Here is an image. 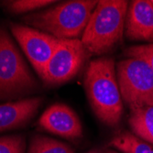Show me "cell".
<instances>
[{
  "label": "cell",
  "mask_w": 153,
  "mask_h": 153,
  "mask_svg": "<svg viewBox=\"0 0 153 153\" xmlns=\"http://www.w3.org/2000/svg\"><path fill=\"white\" fill-rule=\"evenodd\" d=\"M117 78L122 100L130 109L153 105V71L138 58H128L117 64Z\"/></svg>",
  "instance_id": "cell-5"
},
{
  "label": "cell",
  "mask_w": 153,
  "mask_h": 153,
  "mask_svg": "<svg viewBox=\"0 0 153 153\" xmlns=\"http://www.w3.org/2000/svg\"><path fill=\"white\" fill-rule=\"evenodd\" d=\"M90 56L81 39H60L41 79L51 85L64 83L80 72Z\"/></svg>",
  "instance_id": "cell-6"
},
{
  "label": "cell",
  "mask_w": 153,
  "mask_h": 153,
  "mask_svg": "<svg viewBox=\"0 0 153 153\" xmlns=\"http://www.w3.org/2000/svg\"><path fill=\"white\" fill-rule=\"evenodd\" d=\"M10 30L35 71L42 78L60 39L29 26L11 24Z\"/></svg>",
  "instance_id": "cell-7"
},
{
  "label": "cell",
  "mask_w": 153,
  "mask_h": 153,
  "mask_svg": "<svg viewBox=\"0 0 153 153\" xmlns=\"http://www.w3.org/2000/svg\"><path fill=\"white\" fill-rule=\"evenodd\" d=\"M37 82L9 35L0 27V98L30 93Z\"/></svg>",
  "instance_id": "cell-4"
},
{
  "label": "cell",
  "mask_w": 153,
  "mask_h": 153,
  "mask_svg": "<svg viewBox=\"0 0 153 153\" xmlns=\"http://www.w3.org/2000/svg\"><path fill=\"white\" fill-rule=\"evenodd\" d=\"M25 148L26 140L22 135L0 137V153H24Z\"/></svg>",
  "instance_id": "cell-15"
},
{
  "label": "cell",
  "mask_w": 153,
  "mask_h": 153,
  "mask_svg": "<svg viewBox=\"0 0 153 153\" xmlns=\"http://www.w3.org/2000/svg\"><path fill=\"white\" fill-rule=\"evenodd\" d=\"M85 87L97 118L108 127L118 125L123 114V100L114 59L102 57L92 61L85 73Z\"/></svg>",
  "instance_id": "cell-1"
},
{
  "label": "cell",
  "mask_w": 153,
  "mask_h": 153,
  "mask_svg": "<svg viewBox=\"0 0 153 153\" xmlns=\"http://www.w3.org/2000/svg\"><path fill=\"white\" fill-rule=\"evenodd\" d=\"M125 35L129 40L153 43L152 1L134 0L129 2L125 21Z\"/></svg>",
  "instance_id": "cell-9"
},
{
  "label": "cell",
  "mask_w": 153,
  "mask_h": 153,
  "mask_svg": "<svg viewBox=\"0 0 153 153\" xmlns=\"http://www.w3.org/2000/svg\"><path fill=\"white\" fill-rule=\"evenodd\" d=\"M39 125L52 134L76 140L82 137L81 121L74 111L63 104H55L47 108L39 119Z\"/></svg>",
  "instance_id": "cell-8"
},
{
  "label": "cell",
  "mask_w": 153,
  "mask_h": 153,
  "mask_svg": "<svg viewBox=\"0 0 153 153\" xmlns=\"http://www.w3.org/2000/svg\"><path fill=\"white\" fill-rule=\"evenodd\" d=\"M53 3H56V1H50V0H15V1L4 2V5L10 12L20 14L42 8Z\"/></svg>",
  "instance_id": "cell-14"
},
{
  "label": "cell",
  "mask_w": 153,
  "mask_h": 153,
  "mask_svg": "<svg viewBox=\"0 0 153 153\" xmlns=\"http://www.w3.org/2000/svg\"><path fill=\"white\" fill-rule=\"evenodd\" d=\"M97 2L94 0L62 2L43 11L25 16L23 21L59 39H77L85 31Z\"/></svg>",
  "instance_id": "cell-3"
},
{
  "label": "cell",
  "mask_w": 153,
  "mask_h": 153,
  "mask_svg": "<svg viewBox=\"0 0 153 153\" xmlns=\"http://www.w3.org/2000/svg\"><path fill=\"white\" fill-rule=\"evenodd\" d=\"M125 55L128 58H138L147 62L153 71V43L129 47L125 51Z\"/></svg>",
  "instance_id": "cell-16"
},
{
  "label": "cell",
  "mask_w": 153,
  "mask_h": 153,
  "mask_svg": "<svg viewBox=\"0 0 153 153\" xmlns=\"http://www.w3.org/2000/svg\"><path fill=\"white\" fill-rule=\"evenodd\" d=\"M128 124L133 134L153 145V105L130 109Z\"/></svg>",
  "instance_id": "cell-11"
},
{
  "label": "cell",
  "mask_w": 153,
  "mask_h": 153,
  "mask_svg": "<svg viewBox=\"0 0 153 153\" xmlns=\"http://www.w3.org/2000/svg\"><path fill=\"white\" fill-rule=\"evenodd\" d=\"M41 103V97H32L0 105V132L25 126L38 112Z\"/></svg>",
  "instance_id": "cell-10"
},
{
  "label": "cell",
  "mask_w": 153,
  "mask_h": 153,
  "mask_svg": "<svg viewBox=\"0 0 153 153\" xmlns=\"http://www.w3.org/2000/svg\"><path fill=\"white\" fill-rule=\"evenodd\" d=\"M128 4L124 0L97 2L81 39L91 54H105L122 42Z\"/></svg>",
  "instance_id": "cell-2"
},
{
  "label": "cell",
  "mask_w": 153,
  "mask_h": 153,
  "mask_svg": "<svg viewBox=\"0 0 153 153\" xmlns=\"http://www.w3.org/2000/svg\"><path fill=\"white\" fill-rule=\"evenodd\" d=\"M29 153H74L72 147L63 142L43 136L31 138Z\"/></svg>",
  "instance_id": "cell-13"
},
{
  "label": "cell",
  "mask_w": 153,
  "mask_h": 153,
  "mask_svg": "<svg viewBox=\"0 0 153 153\" xmlns=\"http://www.w3.org/2000/svg\"><path fill=\"white\" fill-rule=\"evenodd\" d=\"M104 153H119V152L115 151V150H113V149H106V150L104 151Z\"/></svg>",
  "instance_id": "cell-18"
},
{
  "label": "cell",
  "mask_w": 153,
  "mask_h": 153,
  "mask_svg": "<svg viewBox=\"0 0 153 153\" xmlns=\"http://www.w3.org/2000/svg\"><path fill=\"white\" fill-rule=\"evenodd\" d=\"M109 145L122 153H153V145L135 134L122 131L112 137Z\"/></svg>",
  "instance_id": "cell-12"
},
{
  "label": "cell",
  "mask_w": 153,
  "mask_h": 153,
  "mask_svg": "<svg viewBox=\"0 0 153 153\" xmlns=\"http://www.w3.org/2000/svg\"><path fill=\"white\" fill-rule=\"evenodd\" d=\"M87 153H104V152L98 149H91L90 151H88Z\"/></svg>",
  "instance_id": "cell-17"
},
{
  "label": "cell",
  "mask_w": 153,
  "mask_h": 153,
  "mask_svg": "<svg viewBox=\"0 0 153 153\" xmlns=\"http://www.w3.org/2000/svg\"><path fill=\"white\" fill-rule=\"evenodd\" d=\"M152 3H153V1H152Z\"/></svg>",
  "instance_id": "cell-19"
}]
</instances>
